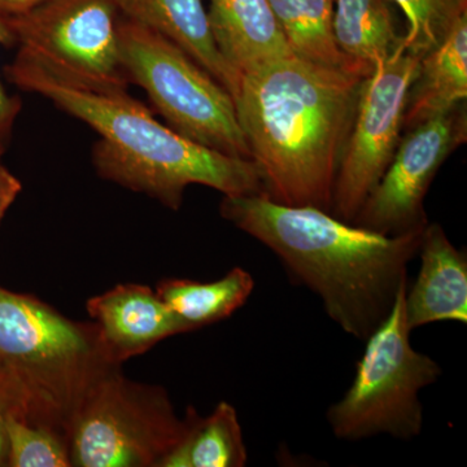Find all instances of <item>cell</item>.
I'll use <instances>...</instances> for the list:
<instances>
[{"label": "cell", "mask_w": 467, "mask_h": 467, "mask_svg": "<svg viewBox=\"0 0 467 467\" xmlns=\"http://www.w3.org/2000/svg\"><path fill=\"white\" fill-rule=\"evenodd\" d=\"M365 78L295 55L242 73L234 103L263 195L330 213Z\"/></svg>", "instance_id": "6da1fadb"}, {"label": "cell", "mask_w": 467, "mask_h": 467, "mask_svg": "<svg viewBox=\"0 0 467 467\" xmlns=\"http://www.w3.org/2000/svg\"><path fill=\"white\" fill-rule=\"evenodd\" d=\"M220 213L275 252L295 284L315 292L326 315L359 342L391 313L425 230L383 235L263 193L223 196Z\"/></svg>", "instance_id": "7a4b0ae2"}, {"label": "cell", "mask_w": 467, "mask_h": 467, "mask_svg": "<svg viewBox=\"0 0 467 467\" xmlns=\"http://www.w3.org/2000/svg\"><path fill=\"white\" fill-rule=\"evenodd\" d=\"M5 75L16 88L41 95L99 135L92 164L104 180L146 193L174 211L182 205L190 184L211 187L223 196L263 193L254 160L233 158L187 140L160 124L129 92L79 90L17 57L5 67Z\"/></svg>", "instance_id": "3957f363"}, {"label": "cell", "mask_w": 467, "mask_h": 467, "mask_svg": "<svg viewBox=\"0 0 467 467\" xmlns=\"http://www.w3.org/2000/svg\"><path fill=\"white\" fill-rule=\"evenodd\" d=\"M116 367L95 324H76L42 301L0 287V401L9 414L67 442L86 393Z\"/></svg>", "instance_id": "277c9868"}, {"label": "cell", "mask_w": 467, "mask_h": 467, "mask_svg": "<svg viewBox=\"0 0 467 467\" xmlns=\"http://www.w3.org/2000/svg\"><path fill=\"white\" fill-rule=\"evenodd\" d=\"M407 285L389 317L365 340L348 391L326 411L328 426L340 441L389 435L409 441L422 432L420 393L439 379L441 368L411 346L405 318Z\"/></svg>", "instance_id": "5b68a950"}, {"label": "cell", "mask_w": 467, "mask_h": 467, "mask_svg": "<svg viewBox=\"0 0 467 467\" xmlns=\"http://www.w3.org/2000/svg\"><path fill=\"white\" fill-rule=\"evenodd\" d=\"M119 54L131 84L147 92L169 128L233 158L251 159L232 94L182 48L119 16Z\"/></svg>", "instance_id": "8992f818"}, {"label": "cell", "mask_w": 467, "mask_h": 467, "mask_svg": "<svg viewBox=\"0 0 467 467\" xmlns=\"http://www.w3.org/2000/svg\"><path fill=\"white\" fill-rule=\"evenodd\" d=\"M115 0H48L8 16L20 60L52 78L95 94H128L131 82L119 43Z\"/></svg>", "instance_id": "52a82bcc"}, {"label": "cell", "mask_w": 467, "mask_h": 467, "mask_svg": "<svg viewBox=\"0 0 467 467\" xmlns=\"http://www.w3.org/2000/svg\"><path fill=\"white\" fill-rule=\"evenodd\" d=\"M186 431L167 393L138 386L110 368L92 384L70 423V463L78 467L159 466Z\"/></svg>", "instance_id": "ba28073f"}, {"label": "cell", "mask_w": 467, "mask_h": 467, "mask_svg": "<svg viewBox=\"0 0 467 467\" xmlns=\"http://www.w3.org/2000/svg\"><path fill=\"white\" fill-rule=\"evenodd\" d=\"M420 57L400 42L364 79L337 180L330 213L352 223L401 140L402 119Z\"/></svg>", "instance_id": "9c48e42d"}, {"label": "cell", "mask_w": 467, "mask_h": 467, "mask_svg": "<svg viewBox=\"0 0 467 467\" xmlns=\"http://www.w3.org/2000/svg\"><path fill=\"white\" fill-rule=\"evenodd\" d=\"M405 133L353 225L391 236L425 229L430 221L423 202L430 186L467 140L466 101Z\"/></svg>", "instance_id": "30bf717a"}, {"label": "cell", "mask_w": 467, "mask_h": 467, "mask_svg": "<svg viewBox=\"0 0 467 467\" xmlns=\"http://www.w3.org/2000/svg\"><path fill=\"white\" fill-rule=\"evenodd\" d=\"M88 312L97 321L101 349L113 365L142 355L169 337L192 331L146 285H116L88 300Z\"/></svg>", "instance_id": "8fae6325"}, {"label": "cell", "mask_w": 467, "mask_h": 467, "mask_svg": "<svg viewBox=\"0 0 467 467\" xmlns=\"http://www.w3.org/2000/svg\"><path fill=\"white\" fill-rule=\"evenodd\" d=\"M416 281L405 290V318L410 331L435 322H467V256L454 247L439 223H427Z\"/></svg>", "instance_id": "7c38bea8"}, {"label": "cell", "mask_w": 467, "mask_h": 467, "mask_svg": "<svg viewBox=\"0 0 467 467\" xmlns=\"http://www.w3.org/2000/svg\"><path fill=\"white\" fill-rule=\"evenodd\" d=\"M122 17L150 27L182 48L217 79L233 99L241 75L218 50L202 0H115Z\"/></svg>", "instance_id": "4fadbf2b"}, {"label": "cell", "mask_w": 467, "mask_h": 467, "mask_svg": "<svg viewBox=\"0 0 467 467\" xmlns=\"http://www.w3.org/2000/svg\"><path fill=\"white\" fill-rule=\"evenodd\" d=\"M218 50L239 73L292 54L267 0H209Z\"/></svg>", "instance_id": "5bb4252c"}, {"label": "cell", "mask_w": 467, "mask_h": 467, "mask_svg": "<svg viewBox=\"0 0 467 467\" xmlns=\"http://www.w3.org/2000/svg\"><path fill=\"white\" fill-rule=\"evenodd\" d=\"M467 98V14L444 39L420 57L409 90L402 119L408 131L427 119L448 112Z\"/></svg>", "instance_id": "9a60e30c"}, {"label": "cell", "mask_w": 467, "mask_h": 467, "mask_svg": "<svg viewBox=\"0 0 467 467\" xmlns=\"http://www.w3.org/2000/svg\"><path fill=\"white\" fill-rule=\"evenodd\" d=\"M273 16L295 57L319 66L368 77L347 57L335 39L334 0H267Z\"/></svg>", "instance_id": "2e32d148"}, {"label": "cell", "mask_w": 467, "mask_h": 467, "mask_svg": "<svg viewBox=\"0 0 467 467\" xmlns=\"http://www.w3.org/2000/svg\"><path fill=\"white\" fill-rule=\"evenodd\" d=\"M247 460L235 408L221 401L208 417L187 411L182 439L159 467H243Z\"/></svg>", "instance_id": "e0dca14e"}, {"label": "cell", "mask_w": 467, "mask_h": 467, "mask_svg": "<svg viewBox=\"0 0 467 467\" xmlns=\"http://www.w3.org/2000/svg\"><path fill=\"white\" fill-rule=\"evenodd\" d=\"M389 0H334L333 26L347 57L373 73L402 41L396 33Z\"/></svg>", "instance_id": "ac0fdd59"}, {"label": "cell", "mask_w": 467, "mask_h": 467, "mask_svg": "<svg viewBox=\"0 0 467 467\" xmlns=\"http://www.w3.org/2000/svg\"><path fill=\"white\" fill-rule=\"evenodd\" d=\"M254 281L243 267L209 284L189 279H165L156 294L192 330L229 318L250 299Z\"/></svg>", "instance_id": "d6986e66"}, {"label": "cell", "mask_w": 467, "mask_h": 467, "mask_svg": "<svg viewBox=\"0 0 467 467\" xmlns=\"http://www.w3.org/2000/svg\"><path fill=\"white\" fill-rule=\"evenodd\" d=\"M407 18L408 32L402 36L405 47L423 57L434 50L467 14V0H389Z\"/></svg>", "instance_id": "ffe728a7"}, {"label": "cell", "mask_w": 467, "mask_h": 467, "mask_svg": "<svg viewBox=\"0 0 467 467\" xmlns=\"http://www.w3.org/2000/svg\"><path fill=\"white\" fill-rule=\"evenodd\" d=\"M7 466L69 467V448L66 439L43 427L24 422L14 414L5 416Z\"/></svg>", "instance_id": "44dd1931"}, {"label": "cell", "mask_w": 467, "mask_h": 467, "mask_svg": "<svg viewBox=\"0 0 467 467\" xmlns=\"http://www.w3.org/2000/svg\"><path fill=\"white\" fill-rule=\"evenodd\" d=\"M14 45V36L9 27L8 16L0 14V46ZM23 109V101L12 97L0 82V150H5L12 137L15 122Z\"/></svg>", "instance_id": "7402d4cb"}, {"label": "cell", "mask_w": 467, "mask_h": 467, "mask_svg": "<svg viewBox=\"0 0 467 467\" xmlns=\"http://www.w3.org/2000/svg\"><path fill=\"white\" fill-rule=\"evenodd\" d=\"M23 190L20 181L0 162V221Z\"/></svg>", "instance_id": "603a6c76"}, {"label": "cell", "mask_w": 467, "mask_h": 467, "mask_svg": "<svg viewBox=\"0 0 467 467\" xmlns=\"http://www.w3.org/2000/svg\"><path fill=\"white\" fill-rule=\"evenodd\" d=\"M48 0H0V14L5 16H17L39 7Z\"/></svg>", "instance_id": "cb8c5ba5"}, {"label": "cell", "mask_w": 467, "mask_h": 467, "mask_svg": "<svg viewBox=\"0 0 467 467\" xmlns=\"http://www.w3.org/2000/svg\"><path fill=\"white\" fill-rule=\"evenodd\" d=\"M8 411L5 404L0 401V466H7L8 444L7 435H5V416Z\"/></svg>", "instance_id": "d4e9b609"}, {"label": "cell", "mask_w": 467, "mask_h": 467, "mask_svg": "<svg viewBox=\"0 0 467 467\" xmlns=\"http://www.w3.org/2000/svg\"><path fill=\"white\" fill-rule=\"evenodd\" d=\"M3 155V150H0V158H2Z\"/></svg>", "instance_id": "484cf974"}]
</instances>
